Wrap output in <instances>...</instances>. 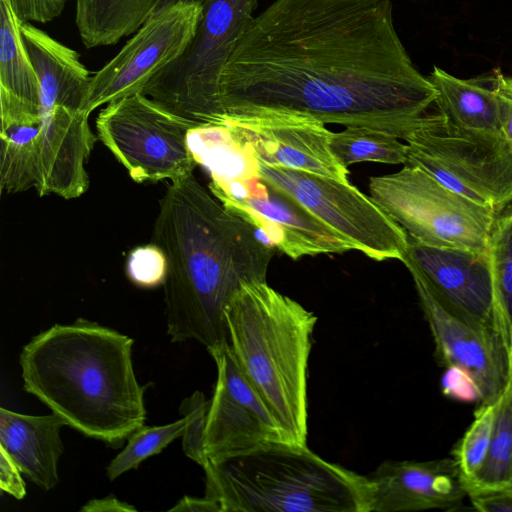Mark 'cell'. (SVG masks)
<instances>
[{
    "mask_svg": "<svg viewBox=\"0 0 512 512\" xmlns=\"http://www.w3.org/2000/svg\"><path fill=\"white\" fill-rule=\"evenodd\" d=\"M468 498L477 511L512 512V486L470 490Z\"/></svg>",
    "mask_w": 512,
    "mask_h": 512,
    "instance_id": "cell-32",
    "label": "cell"
},
{
    "mask_svg": "<svg viewBox=\"0 0 512 512\" xmlns=\"http://www.w3.org/2000/svg\"><path fill=\"white\" fill-rule=\"evenodd\" d=\"M368 512L454 510L468 498L454 457L382 462L365 475Z\"/></svg>",
    "mask_w": 512,
    "mask_h": 512,
    "instance_id": "cell-17",
    "label": "cell"
},
{
    "mask_svg": "<svg viewBox=\"0 0 512 512\" xmlns=\"http://www.w3.org/2000/svg\"><path fill=\"white\" fill-rule=\"evenodd\" d=\"M21 475L15 461L0 447V488L18 500L26 495V486Z\"/></svg>",
    "mask_w": 512,
    "mask_h": 512,
    "instance_id": "cell-33",
    "label": "cell"
},
{
    "mask_svg": "<svg viewBox=\"0 0 512 512\" xmlns=\"http://www.w3.org/2000/svg\"><path fill=\"white\" fill-rule=\"evenodd\" d=\"M255 160L349 183V170L331 150L332 133L311 116L277 110L226 114L220 125Z\"/></svg>",
    "mask_w": 512,
    "mask_h": 512,
    "instance_id": "cell-13",
    "label": "cell"
},
{
    "mask_svg": "<svg viewBox=\"0 0 512 512\" xmlns=\"http://www.w3.org/2000/svg\"><path fill=\"white\" fill-rule=\"evenodd\" d=\"M64 420L55 413L34 416L0 408V447L22 474L48 491L58 483V461L64 451Z\"/></svg>",
    "mask_w": 512,
    "mask_h": 512,
    "instance_id": "cell-18",
    "label": "cell"
},
{
    "mask_svg": "<svg viewBox=\"0 0 512 512\" xmlns=\"http://www.w3.org/2000/svg\"><path fill=\"white\" fill-rule=\"evenodd\" d=\"M401 261L445 308L502 337L488 252L428 246L409 239Z\"/></svg>",
    "mask_w": 512,
    "mask_h": 512,
    "instance_id": "cell-14",
    "label": "cell"
},
{
    "mask_svg": "<svg viewBox=\"0 0 512 512\" xmlns=\"http://www.w3.org/2000/svg\"><path fill=\"white\" fill-rule=\"evenodd\" d=\"M437 91L413 65L390 0H276L223 71L225 114L277 110L405 140Z\"/></svg>",
    "mask_w": 512,
    "mask_h": 512,
    "instance_id": "cell-1",
    "label": "cell"
},
{
    "mask_svg": "<svg viewBox=\"0 0 512 512\" xmlns=\"http://www.w3.org/2000/svg\"><path fill=\"white\" fill-rule=\"evenodd\" d=\"M203 470L205 496L220 512H368L365 475L324 460L307 444L268 442Z\"/></svg>",
    "mask_w": 512,
    "mask_h": 512,
    "instance_id": "cell-5",
    "label": "cell"
},
{
    "mask_svg": "<svg viewBox=\"0 0 512 512\" xmlns=\"http://www.w3.org/2000/svg\"><path fill=\"white\" fill-rule=\"evenodd\" d=\"M468 491L512 486V382L496 403L485 460L474 477L464 481Z\"/></svg>",
    "mask_w": 512,
    "mask_h": 512,
    "instance_id": "cell-25",
    "label": "cell"
},
{
    "mask_svg": "<svg viewBox=\"0 0 512 512\" xmlns=\"http://www.w3.org/2000/svg\"><path fill=\"white\" fill-rule=\"evenodd\" d=\"M207 1L208 0H158L152 14L178 3H196L203 6Z\"/></svg>",
    "mask_w": 512,
    "mask_h": 512,
    "instance_id": "cell-37",
    "label": "cell"
},
{
    "mask_svg": "<svg viewBox=\"0 0 512 512\" xmlns=\"http://www.w3.org/2000/svg\"><path fill=\"white\" fill-rule=\"evenodd\" d=\"M405 140L448 171L471 200L497 213L512 203V148L503 134L457 130L438 112L425 114Z\"/></svg>",
    "mask_w": 512,
    "mask_h": 512,
    "instance_id": "cell-12",
    "label": "cell"
},
{
    "mask_svg": "<svg viewBox=\"0 0 512 512\" xmlns=\"http://www.w3.org/2000/svg\"><path fill=\"white\" fill-rule=\"evenodd\" d=\"M388 132L367 126H347L333 132L331 150L345 167L359 162L405 164L407 145Z\"/></svg>",
    "mask_w": 512,
    "mask_h": 512,
    "instance_id": "cell-26",
    "label": "cell"
},
{
    "mask_svg": "<svg viewBox=\"0 0 512 512\" xmlns=\"http://www.w3.org/2000/svg\"><path fill=\"white\" fill-rule=\"evenodd\" d=\"M151 243L167 259L163 288L171 342L195 340L209 354L228 344L225 309L243 285L266 281L273 246L193 173L167 186Z\"/></svg>",
    "mask_w": 512,
    "mask_h": 512,
    "instance_id": "cell-2",
    "label": "cell"
},
{
    "mask_svg": "<svg viewBox=\"0 0 512 512\" xmlns=\"http://www.w3.org/2000/svg\"><path fill=\"white\" fill-rule=\"evenodd\" d=\"M169 511L176 512H220L219 504L204 496L196 498L191 496H183Z\"/></svg>",
    "mask_w": 512,
    "mask_h": 512,
    "instance_id": "cell-36",
    "label": "cell"
},
{
    "mask_svg": "<svg viewBox=\"0 0 512 512\" xmlns=\"http://www.w3.org/2000/svg\"><path fill=\"white\" fill-rule=\"evenodd\" d=\"M126 271L129 279L141 287L163 284L167 272L164 252L155 244L139 246L127 258Z\"/></svg>",
    "mask_w": 512,
    "mask_h": 512,
    "instance_id": "cell-30",
    "label": "cell"
},
{
    "mask_svg": "<svg viewBox=\"0 0 512 512\" xmlns=\"http://www.w3.org/2000/svg\"><path fill=\"white\" fill-rule=\"evenodd\" d=\"M0 188L18 193L39 180V109L0 87Z\"/></svg>",
    "mask_w": 512,
    "mask_h": 512,
    "instance_id": "cell-20",
    "label": "cell"
},
{
    "mask_svg": "<svg viewBox=\"0 0 512 512\" xmlns=\"http://www.w3.org/2000/svg\"><path fill=\"white\" fill-rule=\"evenodd\" d=\"M198 125L141 92L107 104L96 119L98 138L137 183L193 173L187 136Z\"/></svg>",
    "mask_w": 512,
    "mask_h": 512,
    "instance_id": "cell-9",
    "label": "cell"
},
{
    "mask_svg": "<svg viewBox=\"0 0 512 512\" xmlns=\"http://www.w3.org/2000/svg\"><path fill=\"white\" fill-rule=\"evenodd\" d=\"M258 0H208L184 51L156 74L141 93L199 124L220 125L223 71L254 20Z\"/></svg>",
    "mask_w": 512,
    "mask_h": 512,
    "instance_id": "cell-7",
    "label": "cell"
},
{
    "mask_svg": "<svg viewBox=\"0 0 512 512\" xmlns=\"http://www.w3.org/2000/svg\"><path fill=\"white\" fill-rule=\"evenodd\" d=\"M500 69L460 79L434 66L428 79L437 91L435 104L445 122L460 131L503 134L497 81Z\"/></svg>",
    "mask_w": 512,
    "mask_h": 512,
    "instance_id": "cell-19",
    "label": "cell"
},
{
    "mask_svg": "<svg viewBox=\"0 0 512 512\" xmlns=\"http://www.w3.org/2000/svg\"><path fill=\"white\" fill-rule=\"evenodd\" d=\"M186 420L161 426H141L129 437L126 446L106 468L107 477L114 481L125 472L137 468L142 461L162 452L171 442L184 433Z\"/></svg>",
    "mask_w": 512,
    "mask_h": 512,
    "instance_id": "cell-27",
    "label": "cell"
},
{
    "mask_svg": "<svg viewBox=\"0 0 512 512\" xmlns=\"http://www.w3.org/2000/svg\"><path fill=\"white\" fill-rule=\"evenodd\" d=\"M217 380L205 423V452L218 461L259 445L287 441L259 394L241 372L229 343L210 354Z\"/></svg>",
    "mask_w": 512,
    "mask_h": 512,
    "instance_id": "cell-15",
    "label": "cell"
},
{
    "mask_svg": "<svg viewBox=\"0 0 512 512\" xmlns=\"http://www.w3.org/2000/svg\"><path fill=\"white\" fill-rule=\"evenodd\" d=\"M510 368H511V381H512V332H511V344H510Z\"/></svg>",
    "mask_w": 512,
    "mask_h": 512,
    "instance_id": "cell-38",
    "label": "cell"
},
{
    "mask_svg": "<svg viewBox=\"0 0 512 512\" xmlns=\"http://www.w3.org/2000/svg\"><path fill=\"white\" fill-rule=\"evenodd\" d=\"M209 400L204 394L195 391L180 405V413L186 420L182 435V448L185 455L204 468L209 459L205 452V423Z\"/></svg>",
    "mask_w": 512,
    "mask_h": 512,
    "instance_id": "cell-29",
    "label": "cell"
},
{
    "mask_svg": "<svg viewBox=\"0 0 512 512\" xmlns=\"http://www.w3.org/2000/svg\"><path fill=\"white\" fill-rule=\"evenodd\" d=\"M225 320L241 372L285 439L306 445L308 363L317 317L265 281L243 285L228 303Z\"/></svg>",
    "mask_w": 512,
    "mask_h": 512,
    "instance_id": "cell-4",
    "label": "cell"
},
{
    "mask_svg": "<svg viewBox=\"0 0 512 512\" xmlns=\"http://www.w3.org/2000/svg\"><path fill=\"white\" fill-rule=\"evenodd\" d=\"M192 156L209 171V190L223 207L261 231L271 246L292 260L353 250L294 199L263 180L255 159L227 138L199 143Z\"/></svg>",
    "mask_w": 512,
    "mask_h": 512,
    "instance_id": "cell-6",
    "label": "cell"
},
{
    "mask_svg": "<svg viewBox=\"0 0 512 512\" xmlns=\"http://www.w3.org/2000/svg\"><path fill=\"white\" fill-rule=\"evenodd\" d=\"M70 0H10L21 22L46 23L59 17Z\"/></svg>",
    "mask_w": 512,
    "mask_h": 512,
    "instance_id": "cell-31",
    "label": "cell"
},
{
    "mask_svg": "<svg viewBox=\"0 0 512 512\" xmlns=\"http://www.w3.org/2000/svg\"><path fill=\"white\" fill-rule=\"evenodd\" d=\"M496 403L480 404L472 424L454 451L453 457L464 481L471 480L485 460L492 435Z\"/></svg>",
    "mask_w": 512,
    "mask_h": 512,
    "instance_id": "cell-28",
    "label": "cell"
},
{
    "mask_svg": "<svg viewBox=\"0 0 512 512\" xmlns=\"http://www.w3.org/2000/svg\"><path fill=\"white\" fill-rule=\"evenodd\" d=\"M370 197L407 233L428 246L487 252L497 212L407 165L369 181Z\"/></svg>",
    "mask_w": 512,
    "mask_h": 512,
    "instance_id": "cell-8",
    "label": "cell"
},
{
    "mask_svg": "<svg viewBox=\"0 0 512 512\" xmlns=\"http://www.w3.org/2000/svg\"><path fill=\"white\" fill-rule=\"evenodd\" d=\"M23 40L39 83V107L66 105L82 110L90 72L75 50L29 22L21 23Z\"/></svg>",
    "mask_w": 512,
    "mask_h": 512,
    "instance_id": "cell-21",
    "label": "cell"
},
{
    "mask_svg": "<svg viewBox=\"0 0 512 512\" xmlns=\"http://www.w3.org/2000/svg\"><path fill=\"white\" fill-rule=\"evenodd\" d=\"M133 344L131 337L84 318L55 324L23 347V388L66 426L119 446L146 419Z\"/></svg>",
    "mask_w": 512,
    "mask_h": 512,
    "instance_id": "cell-3",
    "label": "cell"
},
{
    "mask_svg": "<svg viewBox=\"0 0 512 512\" xmlns=\"http://www.w3.org/2000/svg\"><path fill=\"white\" fill-rule=\"evenodd\" d=\"M258 175L286 193L367 257L402 260L407 233L369 196L349 183L255 160Z\"/></svg>",
    "mask_w": 512,
    "mask_h": 512,
    "instance_id": "cell-10",
    "label": "cell"
},
{
    "mask_svg": "<svg viewBox=\"0 0 512 512\" xmlns=\"http://www.w3.org/2000/svg\"><path fill=\"white\" fill-rule=\"evenodd\" d=\"M490 260L500 333L508 349L512 332V203L499 212L491 229Z\"/></svg>",
    "mask_w": 512,
    "mask_h": 512,
    "instance_id": "cell-24",
    "label": "cell"
},
{
    "mask_svg": "<svg viewBox=\"0 0 512 512\" xmlns=\"http://www.w3.org/2000/svg\"><path fill=\"white\" fill-rule=\"evenodd\" d=\"M21 23L10 0H0V87L39 109L38 78L23 40Z\"/></svg>",
    "mask_w": 512,
    "mask_h": 512,
    "instance_id": "cell-23",
    "label": "cell"
},
{
    "mask_svg": "<svg viewBox=\"0 0 512 512\" xmlns=\"http://www.w3.org/2000/svg\"><path fill=\"white\" fill-rule=\"evenodd\" d=\"M81 512H133L137 509L110 495L100 499H92L84 504Z\"/></svg>",
    "mask_w": 512,
    "mask_h": 512,
    "instance_id": "cell-35",
    "label": "cell"
},
{
    "mask_svg": "<svg viewBox=\"0 0 512 512\" xmlns=\"http://www.w3.org/2000/svg\"><path fill=\"white\" fill-rule=\"evenodd\" d=\"M158 0H76L75 23L87 48L108 46L134 34Z\"/></svg>",
    "mask_w": 512,
    "mask_h": 512,
    "instance_id": "cell-22",
    "label": "cell"
},
{
    "mask_svg": "<svg viewBox=\"0 0 512 512\" xmlns=\"http://www.w3.org/2000/svg\"><path fill=\"white\" fill-rule=\"evenodd\" d=\"M412 278L440 362L472 380L480 404H495L511 381L509 352L502 337L464 321L445 308L418 278Z\"/></svg>",
    "mask_w": 512,
    "mask_h": 512,
    "instance_id": "cell-16",
    "label": "cell"
},
{
    "mask_svg": "<svg viewBox=\"0 0 512 512\" xmlns=\"http://www.w3.org/2000/svg\"><path fill=\"white\" fill-rule=\"evenodd\" d=\"M202 12L200 4L178 3L150 15L121 50L91 77L82 111L90 115L104 104L141 92L184 51Z\"/></svg>",
    "mask_w": 512,
    "mask_h": 512,
    "instance_id": "cell-11",
    "label": "cell"
},
{
    "mask_svg": "<svg viewBox=\"0 0 512 512\" xmlns=\"http://www.w3.org/2000/svg\"><path fill=\"white\" fill-rule=\"evenodd\" d=\"M498 94L502 107V131L512 148V77L504 75L501 70L497 81Z\"/></svg>",
    "mask_w": 512,
    "mask_h": 512,
    "instance_id": "cell-34",
    "label": "cell"
}]
</instances>
